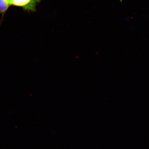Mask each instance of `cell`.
<instances>
[{"instance_id": "7a4b0ae2", "label": "cell", "mask_w": 149, "mask_h": 149, "mask_svg": "<svg viewBox=\"0 0 149 149\" xmlns=\"http://www.w3.org/2000/svg\"><path fill=\"white\" fill-rule=\"evenodd\" d=\"M10 6L9 0H0V13L1 15V24L6 13Z\"/></svg>"}, {"instance_id": "6da1fadb", "label": "cell", "mask_w": 149, "mask_h": 149, "mask_svg": "<svg viewBox=\"0 0 149 149\" xmlns=\"http://www.w3.org/2000/svg\"><path fill=\"white\" fill-rule=\"evenodd\" d=\"M41 0H9L11 6L22 7L28 12H34Z\"/></svg>"}]
</instances>
